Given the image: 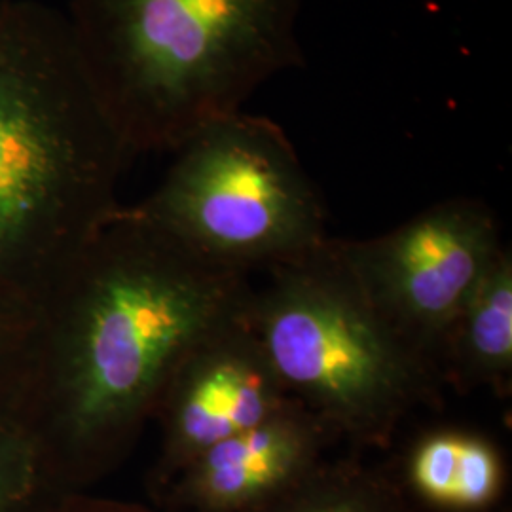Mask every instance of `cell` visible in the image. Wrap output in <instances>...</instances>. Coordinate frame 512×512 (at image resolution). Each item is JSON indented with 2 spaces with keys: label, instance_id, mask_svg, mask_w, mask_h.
<instances>
[{
  "label": "cell",
  "instance_id": "cell-1",
  "mask_svg": "<svg viewBox=\"0 0 512 512\" xmlns=\"http://www.w3.org/2000/svg\"><path fill=\"white\" fill-rule=\"evenodd\" d=\"M249 272L118 207L35 296L37 365L21 420L55 494L90 492L135 448L167 378L247 308Z\"/></svg>",
  "mask_w": 512,
  "mask_h": 512
},
{
  "label": "cell",
  "instance_id": "cell-2",
  "mask_svg": "<svg viewBox=\"0 0 512 512\" xmlns=\"http://www.w3.org/2000/svg\"><path fill=\"white\" fill-rule=\"evenodd\" d=\"M129 154L65 14L0 4V287L37 296L120 207Z\"/></svg>",
  "mask_w": 512,
  "mask_h": 512
},
{
  "label": "cell",
  "instance_id": "cell-3",
  "mask_svg": "<svg viewBox=\"0 0 512 512\" xmlns=\"http://www.w3.org/2000/svg\"><path fill=\"white\" fill-rule=\"evenodd\" d=\"M302 0H71L65 16L129 154L177 150L302 65Z\"/></svg>",
  "mask_w": 512,
  "mask_h": 512
},
{
  "label": "cell",
  "instance_id": "cell-4",
  "mask_svg": "<svg viewBox=\"0 0 512 512\" xmlns=\"http://www.w3.org/2000/svg\"><path fill=\"white\" fill-rule=\"evenodd\" d=\"M253 287L249 319L289 395L338 439L387 446L439 397V365L378 310L344 239L274 264Z\"/></svg>",
  "mask_w": 512,
  "mask_h": 512
},
{
  "label": "cell",
  "instance_id": "cell-5",
  "mask_svg": "<svg viewBox=\"0 0 512 512\" xmlns=\"http://www.w3.org/2000/svg\"><path fill=\"white\" fill-rule=\"evenodd\" d=\"M175 152L139 207L202 255L251 272L329 238L323 200L274 120L239 110Z\"/></svg>",
  "mask_w": 512,
  "mask_h": 512
},
{
  "label": "cell",
  "instance_id": "cell-6",
  "mask_svg": "<svg viewBox=\"0 0 512 512\" xmlns=\"http://www.w3.org/2000/svg\"><path fill=\"white\" fill-rule=\"evenodd\" d=\"M344 241L378 310L435 363L444 332L505 249L494 211L473 198L435 203L382 236Z\"/></svg>",
  "mask_w": 512,
  "mask_h": 512
},
{
  "label": "cell",
  "instance_id": "cell-7",
  "mask_svg": "<svg viewBox=\"0 0 512 512\" xmlns=\"http://www.w3.org/2000/svg\"><path fill=\"white\" fill-rule=\"evenodd\" d=\"M291 401L247 304L188 349L165 382L152 416L162 433L154 492L211 446L268 420Z\"/></svg>",
  "mask_w": 512,
  "mask_h": 512
},
{
  "label": "cell",
  "instance_id": "cell-8",
  "mask_svg": "<svg viewBox=\"0 0 512 512\" xmlns=\"http://www.w3.org/2000/svg\"><path fill=\"white\" fill-rule=\"evenodd\" d=\"M336 437L293 399L268 420L192 459L156 495L179 512H253L325 459Z\"/></svg>",
  "mask_w": 512,
  "mask_h": 512
},
{
  "label": "cell",
  "instance_id": "cell-9",
  "mask_svg": "<svg viewBox=\"0 0 512 512\" xmlns=\"http://www.w3.org/2000/svg\"><path fill=\"white\" fill-rule=\"evenodd\" d=\"M444 382L490 387L509 397L512 380V256L505 247L480 277L437 349Z\"/></svg>",
  "mask_w": 512,
  "mask_h": 512
},
{
  "label": "cell",
  "instance_id": "cell-10",
  "mask_svg": "<svg viewBox=\"0 0 512 512\" xmlns=\"http://www.w3.org/2000/svg\"><path fill=\"white\" fill-rule=\"evenodd\" d=\"M404 476L412 494L439 511L480 512L503 494L505 463L490 440L439 429L412 444Z\"/></svg>",
  "mask_w": 512,
  "mask_h": 512
},
{
  "label": "cell",
  "instance_id": "cell-11",
  "mask_svg": "<svg viewBox=\"0 0 512 512\" xmlns=\"http://www.w3.org/2000/svg\"><path fill=\"white\" fill-rule=\"evenodd\" d=\"M253 512H410L387 476L353 461L323 459L266 505Z\"/></svg>",
  "mask_w": 512,
  "mask_h": 512
},
{
  "label": "cell",
  "instance_id": "cell-12",
  "mask_svg": "<svg viewBox=\"0 0 512 512\" xmlns=\"http://www.w3.org/2000/svg\"><path fill=\"white\" fill-rule=\"evenodd\" d=\"M38 332L37 300L0 287V420L21 418L37 365Z\"/></svg>",
  "mask_w": 512,
  "mask_h": 512
},
{
  "label": "cell",
  "instance_id": "cell-13",
  "mask_svg": "<svg viewBox=\"0 0 512 512\" xmlns=\"http://www.w3.org/2000/svg\"><path fill=\"white\" fill-rule=\"evenodd\" d=\"M57 495L31 429L0 420V512H40Z\"/></svg>",
  "mask_w": 512,
  "mask_h": 512
},
{
  "label": "cell",
  "instance_id": "cell-14",
  "mask_svg": "<svg viewBox=\"0 0 512 512\" xmlns=\"http://www.w3.org/2000/svg\"><path fill=\"white\" fill-rule=\"evenodd\" d=\"M40 512H158L147 505L93 495L92 492H73L54 497Z\"/></svg>",
  "mask_w": 512,
  "mask_h": 512
}]
</instances>
